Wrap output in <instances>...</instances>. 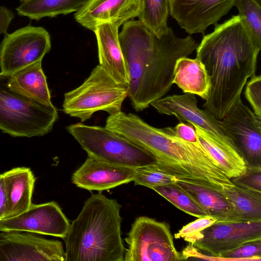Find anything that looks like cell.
<instances>
[{
	"label": "cell",
	"instance_id": "cell-1",
	"mask_svg": "<svg viewBox=\"0 0 261 261\" xmlns=\"http://www.w3.org/2000/svg\"><path fill=\"white\" fill-rule=\"evenodd\" d=\"M118 36L128 75L127 97L136 111L168 92L177 60L189 56L199 44L190 36L178 37L170 27L158 37L139 20L124 23Z\"/></svg>",
	"mask_w": 261,
	"mask_h": 261
},
{
	"label": "cell",
	"instance_id": "cell-2",
	"mask_svg": "<svg viewBox=\"0 0 261 261\" xmlns=\"http://www.w3.org/2000/svg\"><path fill=\"white\" fill-rule=\"evenodd\" d=\"M204 65L210 89L203 107L221 120L236 101L250 77L255 75L258 54L239 15L204 35L196 48Z\"/></svg>",
	"mask_w": 261,
	"mask_h": 261
},
{
	"label": "cell",
	"instance_id": "cell-3",
	"mask_svg": "<svg viewBox=\"0 0 261 261\" xmlns=\"http://www.w3.org/2000/svg\"><path fill=\"white\" fill-rule=\"evenodd\" d=\"M113 130L149 152L164 170L179 180L220 190L234 185L199 141H186L123 112L115 119Z\"/></svg>",
	"mask_w": 261,
	"mask_h": 261
},
{
	"label": "cell",
	"instance_id": "cell-4",
	"mask_svg": "<svg viewBox=\"0 0 261 261\" xmlns=\"http://www.w3.org/2000/svg\"><path fill=\"white\" fill-rule=\"evenodd\" d=\"M121 207L101 192L92 194L63 239L65 261H124Z\"/></svg>",
	"mask_w": 261,
	"mask_h": 261
},
{
	"label": "cell",
	"instance_id": "cell-5",
	"mask_svg": "<svg viewBox=\"0 0 261 261\" xmlns=\"http://www.w3.org/2000/svg\"><path fill=\"white\" fill-rule=\"evenodd\" d=\"M0 73V129L10 136L40 137L49 133L58 118L57 108L22 93Z\"/></svg>",
	"mask_w": 261,
	"mask_h": 261
},
{
	"label": "cell",
	"instance_id": "cell-6",
	"mask_svg": "<svg viewBox=\"0 0 261 261\" xmlns=\"http://www.w3.org/2000/svg\"><path fill=\"white\" fill-rule=\"evenodd\" d=\"M127 97V85L117 82L98 65L81 85L64 94L63 111L84 122L99 111L109 115L121 111Z\"/></svg>",
	"mask_w": 261,
	"mask_h": 261
},
{
	"label": "cell",
	"instance_id": "cell-7",
	"mask_svg": "<svg viewBox=\"0 0 261 261\" xmlns=\"http://www.w3.org/2000/svg\"><path fill=\"white\" fill-rule=\"evenodd\" d=\"M66 129L94 159L132 168L156 162L149 152L105 126L79 122L68 125Z\"/></svg>",
	"mask_w": 261,
	"mask_h": 261
},
{
	"label": "cell",
	"instance_id": "cell-8",
	"mask_svg": "<svg viewBox=\"0 0 261 261\" xmlns=\"http://www.w3.org/2000/svg\"><path fill=\"white\" fill-rule=\"evenodd\" d=\"M125 241V261L182 260L167 225L152 218H137Z\"/></svg>",
	"mask_w": 261,
	"mask_h": 261
},
{
	"label": "cell",
	"instance_id": "cell-9",
	"mask_svg": "<svg viewBox=\"0 0 261 261\" xmlns=\"http://www.w3.org/2000/svg\"><path fill=\"white\" fill-rule=\"evenodd\" d=\"M50 49V35L42 27L28 25L6 33L0 43L1 73L11 74L42 61Z\"/></svg>",
	"mask_w": 261,
	"mask_h": 261
},
{
	"label": "cell",
	"instance_id": "cell-10",
	"mask_svg": "<svg viewBox=\"0 0 261 261\" xmlns=\"http://www.w3.org/2000/svg\"><path fill=\"white\" fill-rule=\"evenodd\" d=\"M0 261H65V252L59 241L26 231H0Z\"/></svg>",
	"mask_w": 261,
	"mask_h": 261
},
{
	"label": "cell",
	"instance_id": "cell-11",
	"mask_svg": "<svg viewBox=\"0 0 261 261\" xmlns=\"http://www.w3.org/2000/svg\"><path fill=\"white\" fill-rule=\"evenodd\" d=\"M150 105L159 113L173 115L180 122L195 125L224 145L237 148L225 131L222 121L217 119L206 109L202 110L198 107L194 94L184 93L163 97Z\"/></svg>",
	"mask_w": 261,
	"mask_h": 261
},
{
	"label": "cell",
	"instance_id": "cell-12",
	"mask_svg": "<svg viewBox=\"0 0 261 261\" xmlns=\"http://www.w3.org/2000/svg\"><path fill=\"white\" fill-rule=\"evenodd\" d=\"M261 240V221L216 222L203 230L193 244L199 250L221 256L242 245Z\"/></svg>",
	"mask_w": 261,
	"mask_h": 261
},
{
	"label": "cell",
	"instance_id": "cell-13",
	"mask_svg": "<svg viewBox=\"0 0 261 261\" xmlns=\"http://www.w3.org/2000/svg\"><path fill=\"white\" fill-rule=\"evenodd\" d=\"M70 224L55 201L32 204L22 213L0 220V231H19L64 239Z\"/></svg>",
	"mask_w": 261,
	"mask_h": 261
},
{
	"label": "cell",
	"instance_id": "cell-14",
	"mask_svg": "<svg viewBox=\"0 0 261 261\" xmlns=\"http://www.w3.org/2000/svg\"><path fill=\"white\" fill-rule=\"evenodd\" d=\"M221 121L226 134L247 162H260L261 117L245 105L241 98Z\"/></svg>",
	"mask_w": 261,
	"mask_h": 261
},
{
	"label": "cell",
	"instance_id": "cell-15",
	"mask_svg": "<svg viewBox=\"0 0 261 261\" xmlns=\"http://www.w3.org/2000/svg\"><path fill=\"white\" fill-rule=\"evenodd\" d=\"M236 0H169V12L189 34L203 33L234 6Z\"/></svg>",
	"mask_w": 261,
	"mask_h": 261
},
{
	"label": "cell",
	"instance_id": "cell-16",
	"mask_svg": "<svg viewBox=\"0 0 261 261\" xmlns=\"http://www.w3.org/2000/svg\"><path fill=\"white\" fill-rule=\"evenodd\" d=\"M142 9V0H89L74 17L81 25L92 31L97 25L108 22L119 28L138 17Z\"/></svg>",
	"mask_w": 261,
	"mask_h": 261
},
{
	"label": "cell",
	"instance_id": "cell-17",
	"mask_svg": "<svg viewBox=\"0 0 261 261\" xmlns=\"http://www.w3.org/2000/svg\"><path fill=\"white\" fill-rule=\"evenodd\" d=\"M135 168L111 164L88 156L72 174L77 187L101 192L133 181Z\"/></svg>",
	"mask_w": 261,
	"mask_h": 261
},
{
	"label": "cell",
	"instance_id": "cell-18",
	"mask_svg": "<svg viewBox=\"0 0 261 261\" xmlns=\"http://www.w3.org/2000/svg\"><path fill=\"white\" fill-rule=\"evenodd\" d=\"M118 29L108 22L97 25L93 32L97 40L99 65L117 82L127 85L128 75Z\"/></svg>",
	"mask_w": 261,
	"mask_h": 261
},
{
	"label": "cell",
	"instance_id": "cell-19",
	"mask_svg": "<svg viewBox=\"0 0 261 261\" xmlns=\"http://www.w3.org/2000/svg\"><path fill=\"white\" fill-rule=\"evenodd\" d=\"M176 183L208 215L216 217L217 219L216 222H242L239 220L233 204L223 193L222 190L192 184L178 179Z\"/></svg>",
	"mask_w": 261,
	"mask_h": 261
},
{
	"label": "cell",
	"instance_id": "cell-20",
	"mask_svg": "<svg viewBox=\"0 0 261 261\" xmlns=\"http://www.w3.org/2000/svg\"><path fill=\"white\" fill-rule=\"evenodd\" d=\"M3 174L8 196V211L5 218L7 219L15 217L30 207L35 177L31 170L26 167L15 168Z\"/></svg>",
	"mask_w": 261,
	"mask_h": 261
},
{
	"label": "cell",
	"instance_id": "cell-21",
	"mask_svg": "<svg viewBox=\"0 0 261 261\" xmlns=\"http://www.w3.org/2000/svg\"><path fill=\"white\" fill-rule=\"evenodd\" d=\"M192 125L202 146L227 177L232 179L246 172L248 162L237 148L224 145L198 126Z\"/></svg>",
	"mask_w": 261,
	"mask_h": 261
},
{
	"label": "cell",
	"instance_id": "cell-22",
	"mask_svg": "<svg viewBox=\"0 0 261 261\" xmlns=\"http://www.w3.org/2000/svg\"><path fill=\"white\" fill-rule=\"evenodd\" d=\"M173 84L184 93L206 98L210 89V78L204 65L197 58L184 57L177 60L173 71Z\"/></svg>",
	"mask_w": 261,
	"mask_h": 261
},
{
	"label": "cell",
	"instance_id": "cell-23",
	"mask_svg": "<svg viewBox=\"0 0 261 261\" xmlns=\"http://www.w3.org/2000/svg\"><path fill=\"white\" fill-rule=\"evenodd\" d=\"M10 74L11 84L25 94L47 104H51L46 77L39 61Z\"/></svg>",
	"mask_w": 261,
	"mask_h": 261
},
{
	"label": "cell",
	"instance_id": "cell-24",
	"mask_svg": "<svg viewBox=\"0 0 261 261\" xmlns=\"http://www.w3.org/2000/svg\"><path fill=\"white\" fill-rule=\"evenodd\" d=\"M89 0H28L16 8L17 13L38 20L81 10Z\"/></svg>",
	"mask_w": 261,
	"mask_h": 261
},
{
	"label": "cell",
	"instance_id": "cell-25",
	"mask_svg": "<svg viewBox=\"0 0 261 261\" xmlns=\"http://www.w3.org/2000/svg\"><path fill=\"white\" fill-rule=\"evenodd\" d=\"M242 222L261 221V192L234 184L222 190Z\"/></svg>",
	"mask_w": 261,
	"mask_h": 261
},
{
	"label": "cell",
	"instance_id": "cell-26",
	"mask_svg": "<svg viewBox=\"0 0 261 261\" xmlns=\"http://www.w3.org/2000/svg\"><path fill=\"white\" fill-rule=\"evenodd\" d=\"M139 20L152 33L161 37L168 31L169 0H142Z\"/></svg>",
	"mask_w": 261,
	"mask_h": 261
},
{
	"label": "cell",
	"instance_id": "cell-27",
	"mask_svg": "<svg viewBox=\"0 0 261 261\" xmlns=\"http://www.w3.org/2000/svg\"><path fill=\"white\" fill-rule=\"evenodd\" d=\"M152 190L173 205L192 216L201 218L209 216L194 199L176 183L156 186Z\"/></svg>",
	"mask_w": 261,
	"mask_h": 261
},
{
	"label": "cell",
	"instance_id": "cell-28",
	"mask_svg": "<svg viewBox=\"0 0 261 261\" xmlns=\"http://www.w3.org/2000/svg\"><path fill=\"white\" fill-rule=\"evenodd\" d=\"M234 6L239 10L246 29L255 46L261 49V6L252 0H236Z\"/></svg>",
	"mask_w": 261,
	"mask_h": 261
},
{
	"label": "cell",
	"instance_id": "cell-29",
	"mask_svg": "<svg viewBox=\"0 0 261 261\" xmlns=\"http://www.w3.org/2000/svg\"><path fill=\"white\" fill-rule=\"evenodd\" d=\"M177 179L154 162L135 168L133 181L135 185H141L152 189L156 186L176 183Z\"/></svg>",
	"mask_w": 261,
	"mask_h": 261
},
{
	"label": "cell",
	"instance_id": "cell-30",
	"mask_svg": "<svg viewBox=\"0 0 261 261\" xmlns=\"http://www.w3.org/2000/svg\"><path fill=\"white\" fill-rule=\"evenodd\" d=\"M217 221L216 217L211 216L198 218L196 220L183 226L174 234V237L176 239H183L185 241L193 244L197 240L200 232Z\"/></svg>",
	"mask_w": 261,
	"mask_h": 261
},
{
	"label": "cell",
	"instance_id": "cell-31",
	"mask_svg": "<svg viewBox=\"0 0 261 261\" xmlns=\"http://www.w3.org/2000/svg\"><path fill=\"white\" fill-rule=\"evenodd\" d=\"M221 256L234 261H261V240L246 243Z\"/></svg>",
	"mask_w": 261,
	"mask_h": 261
},
{
	"label": "cell",
	"instance_id": "cell-32",
	"mask_svg": "<svg viewBox=\"0 0 261 261\" xmlns=\"http://www.w3.org/2000/svg\"><path fill=\"white\" fill-rule=\"evenodd\" d=\"M232 182L245 188L261 192V166L260 164H249L246 172L232 178Z\"/></svg>",
	"mask_w": 261,
	"mask_h": 261
},
{
	"label": "cell",
	"instance_id": "cell-33",
	"mask_svg": "<svg viewBox=\"0 0 261 261\" xmlns=\"http://www.w3.org/2000/svg\"><path fill=\"white\" fill-rule=\"evenodd\" d=\"M245 96L252 107L254 113L261 117V76L254 75L247 83Z\"/></svg>",
	"mask_w": 261,
	"mask_h": 261
},
{
	"label": "cell",
	"instance_id": "cell-34",
	"mask_svg": "<svg viewBox=\"0 0 261 261\" xmlns=\"http://www.w3.org/2000/svg\"><path fill=\"white\" fill-rule=\"evenodd\" d=\"M166 133L192 143L199 142L194 127L190 123L180 122L175 127L163 128Z\"/></svg>",
	"mask_w": 261,
	"mask_h": 261
},
{
	"label": "cell",
	"instance_id": "cell-35",
	"mask_svg": "<svg viewBox=\"0 0 261 261\" xmlns=\"http://www.w3.org/2000/svg\"><path fill=\"white\" fill-rule=\"evenodd\" d=\"M182 260L189 259H203L208 260H220V261H234L230 258H227L221 256H214L206 255L200 252L199 250L193 244L189 243L181 253Z\"/></svg>",
	"mask_w": 261,
	"mask_h": 261
},
{
	"label": "cell",
	"instance_id": "cell-36",
	"mask_svg": "<svg viewBox=\"0 0 261 261\" xmlns=\"http://www.w3.org/2000/svg\"><path fill=\"white\" fill-rule=\"evenodd\" d=\"M8 211V196L3 174H0V220L4 219Z\"/></svg>",
	"mask_w": 261,
	"mask_h": 261
},
{
	"label": "cell",
	"instance_id": "cell-37",
	"mask_svg": "<svg viewBox=\"0 0 261 261\" xmlns=\"http://www.w3.org/2000/svg\"><path fill=\"white\" fill-rule=\"evenodd\" d=\"M14 17V13L5 6H0V34H6Z\"/></svg>",
	"mask_w": 261,
	"mask_h": 261
},
{
	"label": "cell",
	"instance_id": "cell-38",
	"mask_svg": "<svg viewBox=\"0 0 261 261\" xmlns=\"http://www.w3.org/2000/svg\"><path fill=\"white\" fill-rule=\"evenodd\" d=\"M256 3L258 5L261 6V0H252Z\"/></svg>",
	"mask_w": 261,
	"mask_h": 261
},
{
	"label": "cell",
	"instance_id": "cell-39",
	"mask_svg": "<svg viewBox=\"0 0 261 261\" xmlns=\"http://www.w3.org/2000/svg\"><path fill=\"white\" fill-rule=\"evenodd\" d=\"M28 0H20L21 2L23 3L24 2H26Z\"/></svg>",
	"mask_w": 261,
	"mask_h": 261
}]
</instances>
